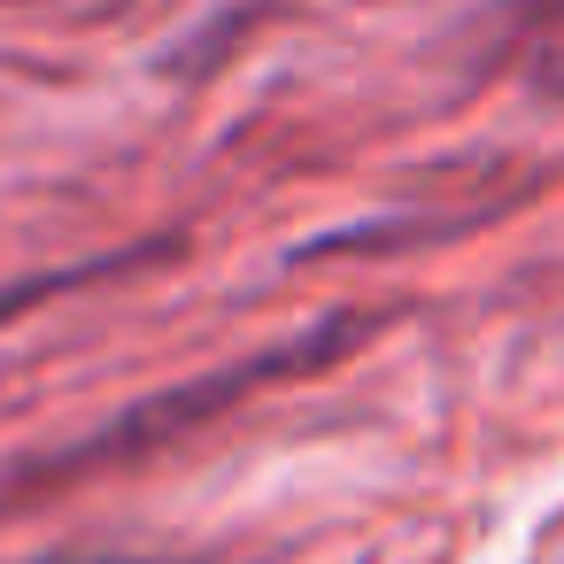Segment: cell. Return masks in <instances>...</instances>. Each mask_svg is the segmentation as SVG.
Returning a JSON list of instances; mask_svg holds the SVG:
<instances>
[{
	"mask_svg": "<svg viewBox=\"0 0 564 564\" xmlns=\"http://www.w3.org/2000/svg\"><path fill=\"white\" fill-rule=\"evenodd\" d=\"M55 564H155V556H55Z\"/></svg>",
	"mask_w": 564,
	"mask_h": 564,
	"instance_id": "1",
	"label": "cell"
}]
</instances>
